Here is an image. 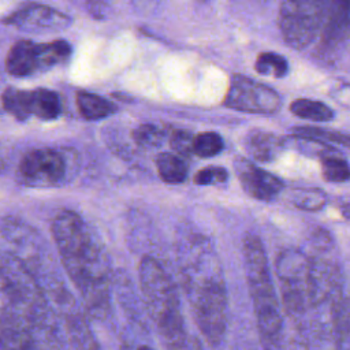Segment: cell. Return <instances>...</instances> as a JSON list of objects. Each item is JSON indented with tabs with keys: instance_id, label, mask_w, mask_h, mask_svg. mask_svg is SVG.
Masks as SVG:
<instances>
[{
	"instance_id": "1",
	"label": "cell",
	"mask_w": 350,
	"mask_h": 350,
	"mask_svg": "<svg viewBox=\"0 0 350 350\" xmlns=\"http://www.w3.org/2000/svg\"><path fill=\"white\" fill-rule=\"evenodd\" d=\"M180 280L194 321L211 345H219L227 328V291L224 271L212 242L196 234L178 252Z\"/></svg>"
},
{
	"instance_id": "2",
	"label": "cell",
	"mask_w": 350,
	"mask_h": 350,
	"mask_svg": "<svg viewBox=\"0 0 350 350\" xmlns=\"http://www.w3.org/2000/svg\"><path fill=\"white\" fill-rule=\"evenodd\" d=\"M56 247L71 280L83 294H105L108 258L86 223L74 211L60 212L52 224Z\"/></svg>"
},
{
	"instance_id": "3",
	"label": "cell",
	"mask_w": 350,
	"mask_h": 350,
	"mask_svg": "<svg viewBox=\"0 0 350 350\" xmlns=\"http://www.w3.org/2000/svg\"><path fill=\"white\" fill-rule=\"evenodd\" d=\"M141 291L150 317L159 327L167 347H189L178 291L160 262L153 257H144L138 267Z\"/></svg>"
},
{
	"instance_id": "4",
	"label": "cell",
	"mask_w": 350,
	"mask_h": 350,
	"mask_svg": "<svg viewBox=\"0 0 350 350\" xmlns=\"http://www.w3.org/2000/svg\"><path fill=\"white\" fill-rule=\"evenodd\" d=\"M243 258L261 342L265 347H278L283 331V319L271 279L268 258L257 235L247 234L245 237Z\"/></svg>"
},
{
	"instance_id": "5",
	"label": "cell",
	"mask_w": 350,
	"mask_h": 350,
	"mask_svg": "<svg viewBox=\"0 0 350 350\" xmlns=\"http://www.w3.org/2000/svg\"><path fill=\"white\" fill-rule=\"evenodd\" d=\"M0 297L14 308L11 316L40 319L44 310V294L31 272L14 254L0 253Z\"/></svg>"
},
{
	"instance_id": "6",
	"label": "cell",
	"mask_w": 350,
	"mask_h": 350,
	"mask_svg": "<svg viewBox=\"0 0 350 350\" xmlns=\"http://www.w3.org/2000/svg\"><path fill=\"white\" fill-rule=\"evenodd\" d=\"M331 0H280L278 25L284 42L302 51L319 40Z\"/></svg>"
},
{
	"instance_id": "7",
	"label": "cell",
	"mask_w": 350,
	"mask_h": 350,
	"mask_svg": "<svg viewBox=\"0 0 350 350\" xmlns=\"http://www.w3.org/2000/svg\"><path fill=\"white\" fill-rule=\"evenodd\" d=\"M309 264V256L297 249L283 250L276 260L284 312L298 323L308 313Z\"/></svg>"
},
{
	"instance_id": "8",
	"label": "cell",
	"mask_w": 350,
	"mask_h": 350,
	"mask_svg": "<svg viewBox=\"0 0 350 350\" xmlns=\"http://www.w3.org/2000/svg\"><path fill=\"white\" fill-rule=\"evenodd\" d=\"M71 45L64 40L49 42L16 41L5 57V70L14 77H29L68 60Z\"/></svg>"
},
{
	"instance_id": "9",
	"label": "cell",
	"mask_w": 350,
	"mask_h": 350,
	"mask_svg": "<svg viewBox=\"0 0 350 350\" xmlns=\"http://www.w3.org/2000/svg\"><path fill=\"white\" fill-rule=\"evenodd\" d=\"M224 105L249 113H273L280 108L282 100L272 88L235 74L226 93Z\"/></svg>"
},
{
	"instance_id": "10",
	"label": "cell",
	"mask_w": 350,
	"mask_h": 350,
	"mask_svg": "<svg viewBox=\"0 0 350 350\" xmlns=\"http://www.w3.org/2000/svg\"><path fill=\"white\" fill-rule=\"evenodd\" d=\"M66 172V156L52 148L27 152L18 168L21 179L29 186H55L64 180Z\"/></svg>"
},
{
	"instance_id": "11",
	"label": "cell",
	"mask_w": 350,
	"mask_h": 350,
	"mask_svg": "<svg viewBox=\"0 0 350 350\" xmlns=\"http://www.w3.org/2000/svg\"><path fill=\"white\" fill-rule=\"evenodd\" d=\"M3 23L25 31H57L67 29L71 23V18L55 7L29 3L7 15Z\"/></svg>"
},
{
	"instance_id": "12",
	"label": "cell",
	"mask_w": 350,
	"mask_h": 350,
	"mask_svg": "<svg viewBox=\"0 0 350 350\" xmlns=\"http://www.w3.org/2000/svg\"><path fill=\"white\" fill-rule=\"evenodd\" d=\"M234 170L243 190L253 198L261 201L273 200L282 190L283 182L271 172L254 165L246 159L234 160Z\"/></svg>"
},
{
	"instance_id": "13",
	"label": "cell",
	"mask_w": 350,
	"mask_h": 350,
	"mask_svg": "<svg viewBox=\"0 0 350 350\" xmlns=\"http://www.w3.org/2000/svg\"><path fill=\"white\" fill-rule=\"evenodd\" d=\"M245 148L257 161H272L286 148V139L262 130H253L245 138Z\"/></svg>"
},
{
	"instance_id": "14",
	"label": "cell",
	"mask_w": 350,
	"mask_h": 350,
	"mask_svg": "<svg viewBox=\"0 0 350 350\" xmlns=\"http://www.w3.org/2000/svg\"><path fill=\"white\" fill-rule=\"evenodd\" d=\"M77 105L81 115L88 120L104 119L116 111L113 103L89 92H79L77 94Z\"/></svg>"
},
{
	"instance_id": "15",
	"label": "cell",
	"mask_w": 350,
	"mask_h": 350,
	"mask_svg": "<svg viewBox=\"0 0 350 350\" xmlns=\"http://www.w3.org/2000/svg\"><path fill=\"white\" fill-rule=\"evenodd\" d=\"M4 109L18 120L33 116V90H19L8 88L1 97Z\"/></svg>"
},
{
	"instance_id": "16",
	"label": "cell",
	"mask_w": 350,
	"mask_h": 350,
	"mask_svg": "<svg viewBox=\"0 0 350 350\" xmlns=\"http://www.w3.org/2000/svg\"><path fill=\"white\" fill-rule=\"evenodd\" d=\"M156 168L163 182L170 185H178L187 178V165L179 154L160 153L156 159Z\"/></svg>"
},
{
	"instance_id": "17",
	"label": "cell",
	"mask_w": 350,
	"mask_h": 350,
	"mask_svg": "<svg viewBox=\"0 0 350 350\" xmlns=\"http://www.w3.org/2000/svg\"><path fill=\"white\" fill-rule=\"evenodd\" d=\"M62 104L56 92L49 89L33 90V116L42 120H52L60 115Z\"/></svg>"
},
{
	"instance_id": "18",
	"label": "cell",
	"mask_w": 350,
	"mask_h": 350,
	"mask_svg": "<svg viewBox=\"0 0 350 350\" xmlns=\"http://www.w3.org/2000/svg\"><path fill=\"white\" fill-rule=\"evenodd\" d=\"M290 111L301 119L314 122H328L334 118V111L327 104L309 98H298L293 101Z\"/></svg>"
},
{
	"instance_id": "19",
	"label": "cell",
	"mask_w": 350,
	"mask_h": 350,
	"mask_svg": "<svg viewBox=\"0 0 350 350\" xmlns=\"http://www.w3.org/2000/svg\"><path fill=\"white\" fill-rule=\"evenodd\" d=\"M321 168H323V176L328 182L342 183L350 179L349 163L332 152L321 157Z\"/></svg>"
},
{
	"instance_id": "20",
	"label": "cell",
	"mask_w": 350,
	"mask_h": 350,
	"mask_svg": "<svg viewBox=\"0 0 350 350\" xmlns=\"http://www.w3.org/2000/svg\"><path fill=\"white\" fill-rule=\"evenodd\" d=\"M256 71L262 75L282 78L288 72V63L284 56L276 52H262L256 60Z\"/></svg>"
},
{
	"instance_id": "21",
	"label": "cell",
	"mask_w": 350,
	"mask_h": 350,
	"mask_svg": "<svg viewBox=\"0 0 350 350\" xmlns=\"http://www.w3.org/2000/svg\"><path fill=\"white\" fill-rule=\"evenodd\" d=\"M290 201L299 209L319 211L325 206L327 196L320 189H295L290 196Z\"/></svg>"
},
{
	"instance_id": "22",
	"label": "cell",
	"mask_w": 350,
	"mask_h": 350,
	"mask_svg": "<svg viewBox=\"0 0 350 350\" xmlns=\"http://www.w3.org/2000/svg\"><path fill=\"white\" fill-rule=\"evenodd\" d=\"M334 342L336 347L350 349V297L343 299L334 325Z\"/></svg>"
},
{
	"instance_id": "23",
	"label": "cell",
	"mask_w": 350,
	"mask_h": 350,
	"mask_svg": "<svg viewBox=\"0 0 350 350\" xmlns=\"http://www.w3.org/2000/svg\"><path fill=\"white\" fill-rule=\"evenodd\" d=\"M224 146L223 138L213 131H206L194 137L193 153L201 157H212L221 152Z\"/></svg>"
},
{
	"instance_id": "24",
	"label": "cell",
	"mask_w": 350,
	"mask_h": 350,
	"mask_svg": "<svg viewBox=\"0 0 350 350\" xmlns=\"http://www.w3.org/2000/svg\"><path fill=\"white\" fill-rule=\"evenodd\" d=\"M294 135L309 137L319 139L321 142H334V144H343L350 146V135H343L336 131H329L319 127H297L294 129Z\"/></svg>"
},
{
	"instance_id": "25",
	"label": "cell",
	"mask_w": 350,
	"mask_h": 350,
	"mask_svg": "<svg viewBox=\"0 0 350 350\" xmlns=\"http://www.w3.org/2000/svg\"><path fill=\"white\" fill-rule=\"evenodd\" d=\"M133 137L138 145L144 148H153L161 142L163 130L156 124L145 123L134 130Z\"/></svg>"
},
{
	"instance_id": "26",
	"label": "cell",
	"mask_w": 350,
	"mask_h": 350,
	"mask_svg": "<svg viewBox=\"0 0 350 350\" xmlns=\"http://www.w3.org/2000/svg\"><path fill=\"white\" fill-rule=\"evenodd\" d=\"M227 178H228V174L223 167H206L200 170L194 175V183L200 186L219 185V183H224Z\"/></svg>"
},
{
	"instance_id": "27",
	"label": "cell",
	"mask_w": 350,
	"mask_h": 350,
	"mask_svg": "<svg viewBox=\"0 0 350 350\" xmlns=\"http://www.w3.org/2000/svg\"><path fill=\"white\" fill-rule=\"evenodd\" d=\"M193 142H194V135L189 130H175L171 134L170 144L172 149L182 156H187L193 153Z\"/></svg>"
},
{
	"instance_id": "28",
	"label": "cell",
	"mask_w": 350,
	"mask_h": 350,
	"mask_svg": "<svg viewBox=\"0 0 350 350\" xmlns=\"http://www.w3.org/2000/svg\"><path fill=\"white\" fill-rule=\"evenodd\" d=\"M85 1H86L88 11L94 18H104L111 5V0H85Z\"/></svg>"
},
{
	"instance_id": "29",
	"label": "cell",
	"mask_w": 350,
	"mask_h": 350,
	"mask_svg": "<svg viewBox=\"0 0 350 350\" xmlns=\"http://www.w3.org/2000/svg\"><path fill=\"white\" fill-rule=\"evenodd\" d=\"M332 96H334V98H335L338 103H340L342 105L350 107V94H349V93H345L343 86H340L339 89H336L335 93L332 92Z\"/></svg>"
},
{
	"instance_id": "30",
	"label": "cell",
	"mask_w": 350,
	"mask_h": 350,
	"mask_svg": "<svg viewBox=\"0 0 350 350\" xmlns=\"http://www.w3.org/2000/svg\"><path fill=\"white\" fill-rule=\"evenodd\" d=\"M197 1H198V3H201V4H202V3H208V1H209V0H197Z\"/></svg>"
},
{
	"instance_id": "31",
	"label": "cell",
	"mask_w": 350,
	"mask_h": 350,
	"mask_svg": "<svg viewBox=\"0 0 350 350\" xmlns=\"http://www.w3.org/2000/svg\"><path fill=\"white\" fill-rule=\"evenodd\" d=\"M145 1H152V0H145Z\"/></svg>"
}]
</instances>
